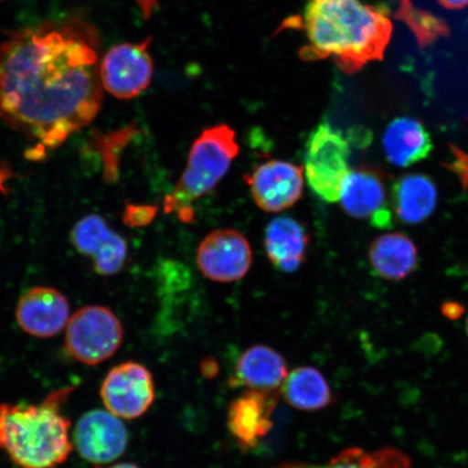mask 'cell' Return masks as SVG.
Returning a JSON list of instances; mask_svg holds the SVG:
<instances>
[{
	"label": "cell",
	"instance_id": "cell-24",
	"mask_svg": "<svg viewBox=\"0 0 468 468\" xmlns=\"http://www.w3.org/2000/svg\"><path fill=\"white\" fill-rule=\"evenodd\" d=\"M157 214V207L154 205L127 204L122 221L128 227L139 228L151 224Z\"/></svg>",
	"mask_w": 468,
	"mask_h": 468
},
{
	"label": "cell",
	"instance_id": "cell-26",
	"mask_svg": "<svg viewBox=\"0 0 468 468\" xmlns=\"http://www.w3.org/2000/svg\"><path fill=\"white\" fill-rule=\"evenodd\" d=\"M444 8L461 9L466 7L468 0H438Z\"/></svg>",
	"mask_w": 468,
	"mask_h": 468
},
{
	"label": "cell",
	"instance_id": "cell-17",
	"mask_svg": "<svg viewBox=\"0 0 468 468\" xmlns=\"http://www.w3.org/2000/svg\"><path fill=\"white\" fill-rule=\"evenodd\" d=\"M309 236L300 221L278 218L269 222L265 248L269 261L283 272H294L306 261Z\"/></svg>",
	"mask_w": 468,
	"mask_h": 468
},
{
	"label": "cell",
	"instance_id": "cell-29",
	"mask_svg": "<svg viewBox=\"0 0 468 468\" xmlns=\"http://www.w3.org/2000/svg\"><path fill=\"white\" fill-rule=\"evenodd\" d=\"M466 330H467V335H468V320H467V324H466Z\"/></svg>",
	"mask_w": 468,
	"mask_h": 468
},
{
	"label": "cell",
	"instance_id": "cell-27",
	"mask_svg": "<svg viewBox=\"0 0 468 468\" xmlns=\"http://www.w3.org/2000/svg\"><path fill=\"white\" fill-rule=\"evenodd\" d=\"M9 169L5 166H0V190L5 191V183L9 178Z\"/></svg>",
	"mask_w": 468,
	"mask_h": 468
},
{
	"label": "cell",
	"instance_id": "cell-3",
	"mask_svg": "<svg viewBox=\"0 0 468 468\" xmlns=\"http://www.w3.org/2000/svg\"><path fill=\"white\" fill-rule=\"evenodd\" d=\"M74 388L55 390L37 405H0V449L21 468H57L74 448L62 407Z\"/></svg>",
	"mask_w": 468,
	"mask_h": 468
},
{
	"label": "cell",
	"instance_id": "cell-28",
	"mask_svg": "<svg viewBox=\"0 0 468 468\" xmlns=\"http://www.w3.org/2000/svg\"><path fill=\"white\" fill-rule=\"evenodd\" d=\"M109 468H140L137 465H134L133 463H120L113 466H111Z\"/></svg>",
	"mask_w": 468,
	"mask_h": 468
},
{
	"label": "cell",
	"instance_id": "cell-25",
	"mask_svg": "<svg viewBox=\"0 0 468 468\" xmlns=\"http://www.w3.org/2000/svg\"><path fill=\"white\" fill-rule=\"evenodd\" d=\"M202 372L207 378H213L218 373V364L215 361L207 359L202 364Z\"/></svg>",
	"mask_w": 468,
	"mask_h": 468
},
{
	"label": "cell",
	"instance_id": "cell-16",
	"mask_svg": "<svg viewBox=\"0 0 468 468\" xmlns=\"http://www.w3.org/2000/svg\"><path fill=\"white\" fill-rule=\"evenodd\" d=\"M288 374V365L278 351L255 345L239 356L230 383L233 388L271 393L282 386Z\"/></svg>",
	"mask_w": 468,
	"mask_h": 468
},
{
	"label": "cell",
	"instance_id": "cell-7",
	"mask_svg": "<svg viewBox=\"0 0 468 468\" xmlns=\"http://www.w3.org/2000/svg\"><path fill=\"white\" fill-rule=\"evenodd\" d=\"M152 38L142 43H125L112 47L101 64L103 90L111 95L128 101L149 87L154 75V60L150 55Z\"/></svg>",
	"mask_w": 468,
	"mask_h": 468
},
{
	"label": "cell",
	"instance_id": "cell-15",
	"mask_svg": "<svg viewBox=\"0 0 468 468\" xmlns=\"http://www.w3.org/2000/svg\"><path fill=\"white\" fill-rule=\"evenodd\" d=\"M339 201L350 218L370 219L374 227H391V213L379 176L367 169L349 171L342 185Z\"/></svg>",
	"mask_w": 468,
	"mask_h": 468
},
{
	"label": "cell",
	"instance_id": "cell-4",
	"mask_svg": "<svg viewBox=\"0 0 468 468\" xmlns=\"http://www.w3.org/2000/svg\"><path fill=\"white\" fill-rule=\"evenodd\" d=\"M239 151L236 132L229 125H216L203 131L191 146L177 186L165 200L166 212L177 213L181 220L190 222L192 204L207 196L225 177Z\"/></svg>",
	"mask_w": 468,
	"mask_h": 468
},
{
	"label": "cell",
	"instance_id": "cell-5",
	"mask_svg": "<svg viewBox=\"0 0 468 468\" xmlns=\"http://www.w3.org/2000/svg\"><path fill=\"white\" fill-rule=\"evenodd\" d=\"M349 156L347 138L330 122H320L310 133L303 171L310 188L321 200L339 201L342 185L349 173Z\"/></svg>",
	"mask_w": 468,
	"mask_h": 468
},
{
	"label": "cell",
	"instance_id": "cell-13",
	"mask_svg": "<svg viewBox=\"0 0 468 468\" xmlns=\"http://www.w3.org/2000/svg\"><path fill=\"white\" fill-rule=\"evenodd\" d=\"M276 397L265 391L248 389L228 409L227 425L239 446L250 450L260 446L272 431Z\"/></svg>",
	"mask_w": 468,
	"mask_h": 468
},
{
	"label": "cell",
	"instance_id": "cell-1",
	"mask_svg": "<svg viewBox=\"0 0 468 468\" xmlns=\"http://www.w3.org/2000/svg\"><path fill=\"white\" fill-rule=\"evenodd\" d=\"M101 39L90 23L45 22L0 46V120L42 148H58L101 109Z\"/></svg>",
	"mask_w": 468,
	"mask_h": 468
},
{
	"label": "cell",
	"instance_id": "cell-2",
	"mask_svg": "<svg viewBox=\"0 0 468 468\" xmlns=\"http://www.w3.org/2000/svg\"><path fill=\"white\" fill-rule=\"evenodd\" d=\"M291 27L306 34L302 60L332 58L347 74L380 60L393 31L386 10L362 0H308L303 16Z\"/></svg>",
	"mask_w": 468,
	"mask_h": 468
},
{
	"label": "cell",
	"instance_id": "cell-12",
	"mask_svg": "<svg viewBox=\"0 0 468 468\" xmlns=\"http://www.w3.org/2000/svg\"><path fill=\"white\" fill-rule=\"evenodd\" d=\"M71 242L79 253L91 257L93 268L101 276H113L124 267L126 239L111 228L101 215H88L76 224Z\"/></svg>",
	"mask_w": 468,
	"mask_h": 468
},
{
	"label": "cell",
	"instance_id": "cell-21",
	"mask_svg": "<svg viewBox=\"0 0 468 468\" xmlns=\"http://www.w3.org/2000/svg\"><path fill=\"white\" fill-rule=\"evenodd\" d=\"M283 399L303 411H318L330 405L332 393L324 374L312 367H301L288 374L281 386Z\"/></svg>",
	"mask_w": 468,
	"mask_h": 468
},
{
	"label": "cell",
	"instance_id": "cell-9",
	"mask_svg": "<svg viewBox=\"0 0 468 468\" xmlns=\"http://www.w3.org/2000/svg\"><path fill=\"white\" fill-rule=\"evenodd\" d=\"M253 251L241 232L219 229L207 234L198 245L197 263L201 272L215 282L241 280L250 271Z\"/></svg>",
	"mask_w": 468,
	"mask_h": 468
},
{
	"label": "cell",
	"instance_id": "cell-20",
	"mask_svg": "<svg viewBox=\"0 0 468 468\" xmlns=\"http://www.w3.org/2000/svg\"><path fill=\"white\" fill-rule=\"evenodd\" d=\"M368 256L378 276L388 280L405 279L418 265L417 248L399 232L386 233L374 239Z\"/></svg>",
	"mask_w": 468,
	"mask_h": 468
},
{
	"label": "cell",
	"instance_id": "cell-18",
	"mask_svg": "<svg viewBox=\"0 0 468 468\" xmlns=\"http://www.w3.org/2000/svg\"><path fill=\"white\" fill-rule=\"evenodd\" d=\"M386 159L398 167H409L426 159L432 149L429 132L413 117H398L383 137Z\"/></svg>",
	"mask_w": 468,
	"mask_h": 468
},
{
	"label": "cell",
	"instance_id": "cell-8",
	"mask_svg": "<svg viewBox=\"0 0 468 468\" xmlns=\"http://www.w3.org/2000/svg\"><path fill=\"white\" fill-rule=\"evenodd\" d=\"M101 395L103 405L115 417L138 419L155 399L154 377L138 362H124L111 368L101 385Z\"/></svg>",
	"mask_w": 468,
	"mask_h": 468
},
{
	"label": "cell",
	"instance_id": "cell-11",
	"mask_svg": "<svg viewBox=\"0 0 468 468\" xmlns=\"http://www.w3.org/2000/svg\"><path fill=\"white\" fill-rule=\"evenodd\" d=\"M247 181L257 207L268 213L294 207L301 200L305 185L303 167L281 160L261 164Z\"/></svg>",
	"mask_w": 468,
	"mask_h": 468
},
{
	"label": "cell",
	"instance_id": "cell-23",
	"mask_svg": "<svg viewBox=\"0 0 468 468\" xmlns=\"http://www.w3.org/2000/svg\"><path fill=\"white\" fill-rule=\"evenodd\" d=\"M398 16L411 27L420 45L422 46L429 45L449 33L447 26L441 20L436 19L435 16L424 11L415 9L410 0H401Z\"/></svg>",
	"mask_w": 468,
	"mask_h": 468
},
{
	"label": "cell",
	"instance_id": "cell-6",
	"mask_svg": "<svg viewBox=\"0 0 468 468\" xmlns=\"http://www.w3.org/2000/svg\"><path fill=\"white\" fill-rule=\"evenodd\" d=\"M124 331L112 310L87 306L69 318L66 346L75 360L87 366L101 365L120 349Z\"/></svg>",
	"mask_w": 468,
	"mask_h": 468
},
{
	"label": "cell",
	"instance_id": "cell-19",
	"mask_svg": "<svg viewBox=\"0 0 468 468\" xmlns=\"http://www.w3.org/2000/svg\"><path fill=\"white\" fill-rule=\"evenodd\" d=\"M438 191L434 181L423 174L403 176L394 185L393 204L398 218L405 224H420L437 207Z\"/></svg>",
	"mask_w": 468,
	"mask_h": 468
},
{
	"label": "cell",
	"instance_id": "cell-10",
	"mask_svg": "<svg viewBox=\"0 0 468 468\" xmlns=\"http://www.w3.org/2000/svg\"><path fill=\"white\" fill-rule=\"evenodd\" d=\"M73 446L85 461L108 464L125 453L130 435L124 423L108 410H91L76 424Z\"/></svg>",
	"mask_w": 468,
	"mask_h": 468
},
{
	"label": "cell",
	"instance_id": "cell-14",
	"mask_svg": "<svg viewBox=\"0 0 468 468\" xmlns=\"http://www.w3.org/2000/svg\"><path fill=\"white\" fill-rule=\"evenodd\" d=\"M69 307L67 297L56 289L37 286L28 290L17 303V324L27 335L54 337L67 327Z\"/></svg>",
	"mask_w": 468,
	"mask_h": 468
},
{
	"label": "cell",
	"instance_id": "cell-22",
	"mask_svg": "<svg viewBox=\"0 0 468 468\" xmlns=\"http://www.w3.org/2000/svg\"><path fill=\"white\" fill-rule=\"evenodd\" d=\"M326 468H410V460L405 453L395 449L379 450L377 452L350 448L338 453Z\"/></svg>",
	"mask_w": 468,
	"mask_h": 468
}]
</instances>
